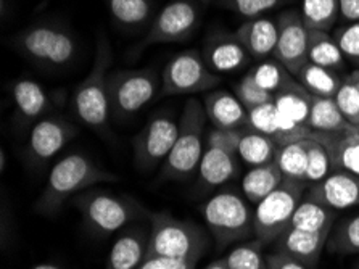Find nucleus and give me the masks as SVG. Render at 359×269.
<instances>
[{
  "instance_id": "nucleus-1",
  "label": "nucleus",
  "mask_w": 359,
  "mask_h": 269,
  "mask_svg": "<svg viewBox=\"0 0 359 269\" xmlns=\"http://www.w3.org/2000/svg\"><path fill=\"white\" fill-rule=\"evenodd\" d=\"M119 178L97 164L86 153L74 152L53 164L46 185L34 203V211L42 216H55L67 202L76 195L94 189L99 184L118 183Z\"/></svg>"
},
{
  "instance_id": "nucleus-2",
  "label": "nucleus",
  "mask_w": 359,
  "mask_h": 269,
  "mask_svg": "<svg viewBox=\"0 0 359 269\" xmlns=\"http://www.w3.org/2000/svg\"><path fill=\"white\" fill-rule=\"evenodd\" d=\"M113 52L105 36H99L94 63L89 74L79 82L72 96V107L79 123L94 131L100 137L110 134V67Z\"/></svg>"
},
{
  "instance_id": "nucleus-3",
  "label": "nucleus",
  "mask_w": 359,
  "mask_h": 269,
  "mask_svg": "<svg viewBox=\"0 0 359 269\" xmlns=\"http://www.w3.org/2000/svg\"><path fill=\"white\" fill-rule=\"evenodd\" d=\"M72 206L79 211L84 228L95 237H108L151 215L134 197L95 188L76 195Z\"/></svg>"
},
{
  "instance_id": "nucleus-4",
  "label": "nucleus",
  "mask_w": 359,
  "mask_h": 269,
  "mask_svg": "<svg viewBox=\"0 0 359 269\" xmlns=\"http://www.w3.org/2000/svg\"><path fill=\"white\" fill-rule=\"evenodd\" d=\"M208 122L203 103L197 98H189L179 118V134L172 150L158 169V183L187 181L197 174L203 157L206 139L205 128Z\"/></svg>"
},
{
  "instance_id": "nucleus-5",
  "label": "nucleus",
  "mask_w": 359,
  "mask_h": 269,
  "mask_svg": "<svg viewBox=\"0 0 359 269\" xmlns=\"http://www.w3.org/2000/svg\"><path fill=\"white\" fill-rule=\"evenodd\" d=\"M12 46L25 60L43 70L69 67L78 53L73 31L55 21H37L18 31Z\"/></svg>"
},
{
  "instance_id": "nucleus-6",
  "label": "nucleus",
  "mask_w": 359,
  "mask_h": 269,
  "mask_svg": "<svg viewBox=\"0 0 359 269\" xmlns=\"http://www.w3.org/2000/svg\"><path fill=\"white\" fill-rule=\"evenodd\" d=\"M150 235L147 256L197 260L203 258L210 239L205 229L189 219H177L168 211H154L149 218Z\"/></svg>"
},
{
  "instance_id": "nucleus-7",
  "label": "nucleus",
  "mask_w": 359,
  "mask_h": 269,
  "mask_svg": "<svg viewBox=\"0 0 359 269\" xmlns=\"http://www.w3.org/2000/svg\"><path fill=\"white\" fill-rule=\"evenodd\" d=\"M201 215L219 249L255 239V211L236 190H216L201 205Z\"/></svg>"
},
{
  "instance_id": "nucleus-8",
  "label": "nucleus",
  "mask_w": 359,
  "mask_h": 269,
  "mask_svg": "<svg viewBox=\"0 0 359 269\" xmlns=\"http://www.w3.org/2000/svg\"><path fill=\"white\" fill-rule=\"evenodd\" d=\"M238 131L213 129L206 139V147L197 169L195 194L198 197L215 194L238 174L237 153Z\"/></svg>"
},
{
  "instance_id": "nucleus-9",
  "label": "nucleus",
  "mask_w": 359,
  "mask_h": 269,
  "mask_svg": "<svg viewBox=\"0 0 359 269\" xmlns=\"http://www.w3.org/2000/svg\"><path fill=\"white\" fill-rule=\"evenodd\" d=\"M308 184L303 181L285 179L273 194L255 208V239L264 247L274 244L290 228L293 213L300 205Z\"/></svg>"
},
{
  "instance_id": "nucleus-10",
  "label": "nucleus",
  "mask_w": 359,
  "mask_h": 269,
  "mask_svg": "<svg viewBox=\"0 0 359 269\" xmlns=\"http://www.w3.org/2000/svg\"><path fill=\"white\" fill-rule=\"evenodd\" d=\"M108 86L111 117L124 122L154 100L158 87H161V79L151 68L119 70L110 73Z\"/></svg>"
},
{
  "instance_id": "nucleus-11",
  "label": "nucleus",
  "mask_w": 359,
  "mask_h": 269,
  "mask_svg": "<svg viewBox=\"0 0 359 269\" xmlns=\"http://www.w3.org/2000/svg\"><path fill=\"white\" fill-rule=\"evenodd\" d=\"M219 82V74L210 70L198 51H184L163 68L160 89L166 97L194 96L215 89Z\"/></svg>"
},
{
  "instance_id": "nucleus-12",
  "label": "nucleus",
  "mask_w": 359,
  "mask_h": 269,
  "mask_svg": "<svg viewBox=\"0 0 359 269\" xmlns=\"http://www.w3.org/2000/svg\"><path fill=\"white\" fill-rule=\"evenodd\" d=\"M179 134V122L170 114H156L149 119L140 133L134 137V163L142 173L160 169L172 150Z\"/></svg>"
},
{
  "instance_id": "nucleus-13",
  "label": "nucleus",
  "mask_w": 359,
  "mask_h": 269,
  "mask_svg": "<svg viewBox=\"0 0 359 269\" xmlns=\"http://www.w3.org/2000/svg\"><path fill=\"white\" fill-rule=\"evenodd\" d=\"M200 23V10L190 0H172L166 4L147 31L137 51L158 44L184 42L194 36Z\"/></svg>"
},
{
  "instance_id": "nucleus-14",
  "label": "nucleus",
  "mask_w": 359,
  "mask_h": 269,
  "mask_svg": "<svg viewBox=\"0 0 359 269\" xmlns=\"http://www.w3.org/2000/svg\"><path fill=\"white\" fill-rule=\"evenodd\" d=\"M78 128L68 118L48 114L31 126L26 145V158L32 168L47 166L72 142Z\"/></svg>"
},
{
  "instance_id": "nucleus-15",
  "label": "nucleus",
  "mask_w": 359,
  "mask_h": 269,
  "mask_svg": "<svg viewBox=\"0 0 359 269\" xmlns=\"http://www.w3.org/2000/svg\"><path fill=\"white\" fill-rule=\"evenodd\" d=\"M276 21L277 44L273 57L293 76H297L298 71L309 63V29L298 10H285L277 16Z\"/></svg>"
},
{
  "instance_id": "nucleus-16",
  "label": "nucleus",
  "mask_w": 359,
  "mask_h": 269,
  "mask_svg": "<svg viewBox=\"0 0 359 269\" xmlns=\"http://www.w3.org/2000/svg\"><path fill=\"white\" fill-rule=\"evenodd\" d=\"M304 197L335 211L348 210L359 205V176L341 169L332 171L316 184H309Z\"/></svg>"
},
{
  "instance_id": "nucleus-17",
  "label": "nucleus",
  "mask_w": 359,
  "mask_h": 269,
  "mask_svg": "<svg viewBox=\"0 0 359 269\" xmlns=\"http://www.w3.org/2000/svg\"><path fill=\"white\" fill-rule=\"evenodd\" d=\"M201 57L216 74H227L245 68L248 65L250 53L243 44L231 32H211L206 37Z\"/></svg>"
},
{
  "instance_id": "nucleus-18",
  "label": "nucleus",
  "mask_w": 359,
  "mask_h": 269,
  "mask_svg": "<svg viewBox=\"0 0 359 269\" xmlns=\"http://www.w3.org/2000/svg\"><path fill=\"white\" fill-rule=\"evenodd\" d=\"M12 98L20 124L34 126L53 110V97L42 84L28 78L16 79L12 84Z\"/></svg>"
},
{
  "instance_id": "nucleus-19",
  "label": "nucleus",
  "mask_w": 359,
  "mask_h": 269,
  "mask_svg": "<svg viewBox=\"0 0 359 269\" xmlns=\"http://www.w3.org/2000/svg\"><path fill=\"white\" fill-rule=\"evenodd\" d=\"M208 122L219 131H241L248 128V110L236 94L215 91L206 94L203 102Z\"/></svg>"
},
{
  "instance_id": "nucleus-20",
  "label": "nucleus",
  "mask_w": 359,
  "mask_h": 269,
  "mask_svg": "<svg viewBox=\"0 0 359 269\" xmlns=\"http://www.w3.org/2000/svg\"><path fill=\"white\" fill-rule=\"evenodd\" d=\"M150 230L128 226L110 249L105 269H137L147 258Z\"/></svg>"
},
{
  "instance_id": "nucleus-21",
  "label": "nucleus",
  "mask_w": 359,
  "mask_h": 269,
  "mask_svg": "<svg viewBox=\"0 0 359 269\" xmlns=\"http://www.w3.org/2000/svg\"><path fill=\"white\" fill-rule=\"evenodd\" d=\"M329 235L330 232H309V230L288 228L273 245L274 250L284 251L314 269L327 247Z\"/></svg>"
},
{
  "instance_id": "nucleus-22",
  "label": "nucleus",
  "mask_w": 359,
  "mask_h": 269,
  "mask_svg": "<svg viewBox=\"0 0 359 269\" xmlns=\"http://www.w3.org/2000/svg\"><path fill=\"white\" fill-rule=\"evenodd\" d=\"M308 139H314L327 148L332 168L359 176V128L340 133H311Z\"/></svg>"
},
{
  "instance_id": "nucleus-23",
  "label": "nucleus",
  "mask_w": 359,
  "mask_h": 269,
  "mask_svg": "<svg viewBox=\"0 0 359 269\" xmlns=\"http://www.w3.org/2000/svg\"><path fill=\"white\" fill-rule=\"evenodd\" d=\"M237 39L243 44L252 58L264 60L274 55L277 44V21L258 16L250 18L233 32Z\"/></svg>"
},
{
  "instance_id": "nucleus-24",
  "label": "nucleus",
  "mask_w": 359,
  "mask_h": 269,
  "mask_svg": "<svg viewBox=\"0 0 359 269\" xmlns=\"http://www.w3.org/2000/svg\"><path fill=\"white\" fill-rule=\"evenodd\" d=\"M279 145L259 131L252 128H243L238 131L237 153L238 158L250 166H261V164L273 163Z\"/></svg>"
},
{
  "instance_id": "nucleus-25",
  "label": "nucleus",
  "mask_w": 359,
  "mask_h": 269,
  "mask_svg": "<svg viewBox=\"0 0 359 269\" xmlns=\"http://www.w3.org/2000/svg\"><path fill=\"white\" fill-rule=\"evenodd\" d=\"M284 181L285 176L282 174L279 166L274 162L255 166L245 174L242 181L243 197L248 202L258 205L261 200L266 199L269 194H273Z\"/></svg>"
},
{
  "instance_id": "nucleus-26",
  "label": "nucleus",
  "mask_w": 359,
  "mask_h": 269,
  "mask_svg": "<svg viewBox=\"0 0 359 269\" xmlns=\"http://www.w3.org/2000/svg\"><path fill=\"white\" fill-rule=\"evenodd\" d=\"M337 216H339V211L303 197L300 205L293 213L290 228L309 230V232H330L335 226Z\"/></svg>"
},
{
  "instance_id": "nucleus-27",
  "label": "nucleus",
  "mask_w": 359,
  "mask_h": 269,
  "mask_svg": "<svg viewBox=\"0 0 359 269\" xmlns=\"http://www.w3.org/2000/svg\"><path fill=\"white\" fill-rule=\"evenodd\" d=\"M308 128L311 133H340L356 128L344 117L332 97H313L311 112H309Z\"/></svg>"
},
{
  "instance_id": "nucleus-28",
  "label": "nucleus",
  "mask_w": 359,
  "mask_h": 269,
  "mask_svg": "<svg viewBox=\"0 0 359 269\" xmlns=\"http://www.w3.org/2000/svg\"><path fill=\"white\" fill-rule=\"evenodd\" d=\"M313 94L304 89V87L297 79L274 94V105L277 110L284 114V117L290 118L292 122L298 124H303L308 128L309 112H311L313 105Z\"/></svg>"
},
{
  "instance_id": "nucleus-29",
  "label": "nucleus",
  "mask_w": 359,
  "mask_h": 269,
  "mask_svg": "<svg viewBox=\"0 0 359 269\" xmlns=\"http://www.w3.org/2000/svg\"><path fill=\"white\" fill-rule=\"evenodd\" d=\"M108 12L124 29H140L150 23L154 0H107Z\"/></svg>"
},
{
  "instance_id": "nucleus-30",
  "label": "nucleus",
  "mask_w": 359,
  "mask_h": 269,
  "mask_svg": "<svg viewBox=\"0 0 359 269\" xmlns=\"http://www.w3.org/2000/svg\"><path fill=\"white\" fill-rule=\"evenodd\" d=\"M308 58L311 63L337 71V73L345 67L344 53L329 31H309Z\"/></svg>"
},
{
  "instance_id": "nucleus-31",
  "label": "nucleus",
  "mask_w": 359,
  "mask_h": 269,
  "mask_svg": "<svg viewBox=\"0 0 359 269\" xmlns=\"http://www.w3.org/2000/svg\"><path fill=\"white\" fill-rule=\"evenodd\" d=\"M295 79L306 89L309 94L316 97H332L334 98L341 86V79L337 71L323 68L319 65L306 63L298 71Z\"/></svg>"
},
{
  "instance_id": "nucleus-32",
  "label": "nucleus",
  "mask_w": 359,
  "mask_h": 269,
  "mask_svg": "<svg viewBox=\"0 0 359 269\" xmlns=\"http://www.w3.org/2000/svg\"><path fill=\"white\" fill-rule=\"evenodd\" d=\"M274 163L279 166L285 179H295L306 183L308 152L304 139L277 148Z\"/></svg>"
},
{
  "instance_id": "nucleus-33",
  "label": "nucleus",
  "mask_w": 359,
  "mask_h": 269,
  "mask_svg": "<svg viewBox=\"0 0 359 269\" xmlns=\"http://www.w3.org/2000/svg\"><path fill=\"white\" fill-rule=\"evenodd\" d=\"M250 78L261 89L269 92V94H277V92L285 89L287 86H290L295 81L290 71H288L284 65L277 62L276 58L273 60H264V62L258 63L257 67L252 68L247 73Z\"/></svg>"
},
{
  "instance_id": "nucleus-34",
  "label": "nucleus",
  "mask_w": 359,
  "mask_h": 269,
  "mask_svg": "<svg viewBox=\"0 0 359 269\" xmlns=\"http://www.w3.org/2000/svg\"><path fill=\"white\" fill-rule=\"evenodd\" d=\"M302 16L309 31H330L340 18L339 0H303Z\"/></svg>"
},
{
  "instance_id": "nucleus-35",
  "label": "nucleus",
  "mask_w": 359,
  "mask_h": 269,
  "mask_svg": "<svg viewBox=\"0 0 359 269\" xmlns=\"http://www.w3.org/2000/svg\"><path fill=\"white\" fill-rule=\"evenodd\" d=\"M335 255H358L359 254V213L346 216L337 223L330 230L327 247Z\"/></svg>"
},
{
  "instance_id": "nucleus-36",
  "label": "nucleus",
  "mask_w": 359,
  "mask_h": 269,
  "mask_svg": "<svg viewBox=\"0 0 359 269\" xmlns=\"http://www.w3.org/2000/svg\"><path fill=\"white\" fill-rule=\"evenodd\" d=\"M264 245L253 239L248 242L238 244L224 256L229 269H269L268 260L263 254Z\"/></svg>"
},
{
  "instance_id": "nucleus-37",
  "label": "nucleus",
  "mask_w": 359,
  "mask_h": 269,
  "mask_svg": "<svg viewBox=\"0 0 359 269\" xmlns=\"http://www.w3.org/2000/svg\"><path fill=\"white\" fill-rule=\"evenodd\" d=\"M308 152V173H306V183L316 184L319 181L327 178V176L334 171L332 168L330 155L320 142L314 139H304Z\"/></svg>"
},
{
  "instance_id": "nucleus-38",
  "label": "nucleus",
  "mask_w": 359,
  "mask_h": 269,
  "mask_svg": "<svg viewBox=\"0 0 359 269\" xmlns=\"http://www.w3.org/2000/svg\"><path fill=\"white\" fill-rule=\"evenodd\" d=\"M248 128L269 136L277 144V137H279V112H277V107L274 105V100L248 110Z\"/></svg>"
},
{
  "instance_id": "nucleus-39",
  "label": "nucleus",
  "mask_w": 359,
  "mask_h": 269,
  "mask_svg": "<svg viewBox=\"0 0 359 269\" xmlns=\"http://www.w3.org/2000/svg\"><path fill=\"white\" fill-rule=\"evenodd\" d=\"M334 98L340 108V112L344 113V117L353 126L359 128V92L348 76L341 81L340 89Z\"/></svg>"
},
{
  "instance_id": "nucleus-40",
  "label": "nucleus",
  "mask_w": 359,
  "mask_h": 269,
  "mask_svg": "<svg viewBox=\"0 0 359 269\" xmlns=\"http://www.w3.org/2000/svg\"><path fill=\"white\" fill-rule=\"evenodd\" d=\"M337 44L344 53L345 60L359 67V21L358 23H346L334 32Z\"/></svg>"
},
{
  "instance_id": "nucleus-41",
  "label": "nucleus",
  "mask_w": 359,
  "mask_h": 269,
  "mask_svg": "<svg viewBox=\"0 0 359 269\" xmlns=\"http://www.w3.org/2000/svg\"><path fill=\"white\" fill-rule=\"evenodd\" d=\"M236 96L247 110L257 108L259 105H264V103L274 100V96L255 84L253 79L250 78L248 74H245L243 78L238 81V84L236 86Z\"/></svg>"
},
{
  "instance_id": "nucleus-42",
  "label": "nucleus",
  "mask_w": 359,
  "mask_h": 269,
  "mask_svg": "<svg viewBox=\"0 0 359 269\" xmlns=\"http://www.w3.org/2000/svg\"><path fill=\"white\" fill-rule=\"evenodd\" d=\"M287 2L288 0H227V7L250 20L263 16L266 12H271Z\"/></svg>"
},
{
  "instance_id": "nucleus-43",
  "label": "nucleus",
  "mask_w": 359,
  "mask_h": 269,
  "mask_svg": "<svg viewBox=\"0 0 359 269\" xmlns=\"http://www.w3.org/2000/svg\"><path fill=\"white\" fill-rule=\"evenodd\" d=\"M197 260H174V258L147 256L137 269H197Z\"/></svg>"
},
{
  "instance_id": "nucleus-44",
  "label": "nucleus",
  "mask_w": 359,
  "mask_h": 269,
  "mask_svg": "<svg viewBox=\"0 0 359 269\" xmlns=\"http://www.w3.org/2000/svg\"><path fill=\"white\" fill-rule=\"evenodd\" d=\"M266 260H268L269 269H311L300 260H297V258L279 250H273L271 254L266 255Z\"/></svg>"
},
{
  "instance_id": "nucleus-45",
  "label": "nucleus",
  "mask_w": 359,
  "mask_h": 269,
  "mask_svg": "<svg viewBox=\"0 0 359 269\" xmlns=\"http://www.w3.org/2000/svg\"><path fill=\"white\" fill-rule=\"evenodd\" d=\"M340 18L345 23H358L359 21V0H339Z\"/></svg>"
},
{
  "instance_id": "nucleus-46",
  "label": "nucleus",
  "mask_w": 359,
  "mask_h": 269,
  "mask_svg": "<svg viewBox=\"0 0 359 269\" xmlns=\"http://www.w3.org/2000/svg\"><path fill=\"white\" fill-rule=\"evenodd\" d=\"M205 269H229V268H227V263L224 260V256H222V258H219V260L211 261Z\"/></svg>"
},
{
  "instance_id": "nucleus-47",
  "label": "nucleus",
  "mask_w": 359,
  "mask_h": 269,
  "mask_svg": "<svg viewBox=\"0 0 359 269\" xmlns=\"http://www.w3.org/2000/svg\"><path fill=\"white\" fill-rule=\"evenodd\" d=\"M31 269H63V268L55 265V263H39V265L32 266Z\"/></svg>"
},
{
  "instance_id": "nucleus-48",
  "label": "nucleus",
  "mask_w": 359,
  "mask_h": 269,
  "mask_svg": "<svg viewBox=\"0 0 359 269\" xmlns=\"http://www.w3.org/2000/svg\"><path fill=\"white\" fill-rule=\"evenodd\" d=\"M348 78L351 79V82L356 86V89H358V92H359V68L353 71L351 74H348Z\"/></svg>"
},
{
  "instance_id": "nucleus-49",
  "label": "nucleus",
  "mask_w": 359,
  "mask_h": 269,
  "mask_svg": "<svg viewBox=\"0 0 359 269\" xmlns=\"http://www.w3.org/2000/svg\"><path fill=\"white\" fill-rule=\"evenodd\" d=\"M5 150H2V173H5Z\"/></svg>"
},
{
  "instance_id": "nucleus-50",
  "label": "nucleus",
  "mask_w": 359,
  "mask_h": 269,
  "mask_svg": "<svg viewBox=\"0 0 359 269\" xmlns=\"http://www.w3.org/2000/svg\"><path fill=\"white\" fill-rule=\"evenodd\" d=\"M201 2H210V0H201Z\"/></svg>"
},
{
  "instance_id": "nucleus-51",
  "label": "nucleus",
  "mask_w": 359,
  "mask_h": 269,
  "mask_svg": "<svg viewBox=\"0 0 359 269\" xmlns=\"http://www.w3.org/2000/svg\"><path fill=\"white\" fill-rule=\"evenodd\" d=\"M356 269H359V265H358V266H356Z\"/></svg>"
}]
</instances>
